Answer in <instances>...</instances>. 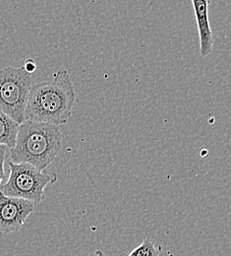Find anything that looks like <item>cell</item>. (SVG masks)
<instances>
[{"instance_id":"cell-11","label":"cell","mask_w":231,"mask_h":256,"mask_svg":"<svg viewBox=\"0 0 231 256\" xmlns=\"http://www.w3.org/2000/svg\"><path fill=\"white\" fill-rule=\"evenodd\" d=\"M90 256H105V254L101 250H96L95 252H93Z\"/></svg>"},{"instance_id":"cell-10","label":"cell","mask_w":231,"mask_h":256,"mask_svg":"<svg viewBox=\"0 0 231 256\" xmlns=\"http://www.w3.org/2000/svg\"><path fill=\"white\" fill-rule=\"evenodd\" d=\"M23 68L29 74H33V72L36 70V64H35V62L33 60V58H27L25 60Z\"/></svg>"},{"instance_id":"cell-6","label":"cell","mask_w":231,"mask_h":256,"mask_svg":"<svg viewBox=\"0 0 231 256\" xmlns=\"http://www.w3.org/2000/svg\"><path fill=\"white\" fill-rule=\"evenodd\" d=\"M198 27L200 54L202 58L210 56L214 50V34L209 20L210 0H191Z\"/></svg>"},{"instance_id":"cell-7","label":"cell","mask_w":231,"mask_h":256,"mask_svg":"<svg viewBox=\"0 0 231 256\" xmlns=\"http://www.w3.org/2000/svg\"><path fill=\"white\" fill-rule=\"evenodd\" d=\"M19 124L0 110V146L11 149L15 145Z\"/></svg>"},{"instance_id":"cell-3","label":"cell","mask_w":231,"mask_h":256,"mask_svg":"<svg viewBox=\"0 0 231 256\" xmlns=\"http://www.w3.org/2000/svg\"><path fill=\"white\" fill-rule=\"evenodd\" d=\"M57 174L40 170L27 162H9V178L1 184L0 192L6 196L29 200L39 204L45 199L44 190L55 184Z\"/></svg>"},{"instance_id":"cell-8","label":"cell","mask_w":231,"mask_h":256,"mask_svg":"<svg viewBox=\"0 0 231 256\" xmlns=\"http://www.w3.org/2000/svg\"><path fill=\"white\" fill-rule=\"evenodd\" d=\"M128 256H163V248L147 236Z\"/></svg>"},{"instance_id":"cell-2","label":"cell","mask_w":231,"mask_h":256,"mask_svg":"<svg viewBox=\"0 0 231 256\" xmlns=\"http://www.w3.org/2000/svg\"><path fill=\"white\" fill-rule=\"evenodd\" d=\"M63 134L59 126L24 120L18 129L15 145L10 149L13 162H27L44 170L62 148Z\"/></svg>"},{"instance_id":"cell-4","label":"cell","mask_w":231,"mask_h":256,"mask_svg":"<svg viewBox=\"0 0 231 256\" xmlns=\"http://www.w3.org/2000/svg\"><path fill=\"white\" fill-rule=\"evenodd\" d=\"M32 85V74L23 67L8 66L0 69V110L19 124L25 120Z\"/></svg>"},{"instance_id":"cell-9","label":"cell","mask_w":231,"mask_h":256,"mask_svg":"<svg viewBox=\"0 0 231 256\" xmlns=\"http://www.w3.org/2000/svg\"><path fill=\"white\" fill-rule=\"evenodd\" d=\"M6 153H7V147L6 146H0V188L2 184L3 180L5 178V170H4V164L6 159Z\"/></svg>"},{"instance_id":"cell-1","label":"cell","mask_w":231,"mask_h":256,"mask_svg":"<svg viewBox=\"0 0 231 256\" xmlns=\"http://www.w3.org/2000/svg\"><path fill=\"white\" fill-rule=\"evenodd\" d=\"M76 92L67 70H59L51 78L33 84L25 110V120L61 126L72 116Z\"/></svg>"},{"instance_id":"cell-5","label":"cell","mask_w":231,"mask_h":256,"mask_svg":"<svg viewBox=\"0 0 231 256\" xmlns=\"http://www.w3.org/2000/svg\"><path fill=\"white\" fill-rule=\"evenodd\" d=\"M33 202L6 196L0 192V234H12L20 230L34 211Z\"/></svg>"}]
</instances>
